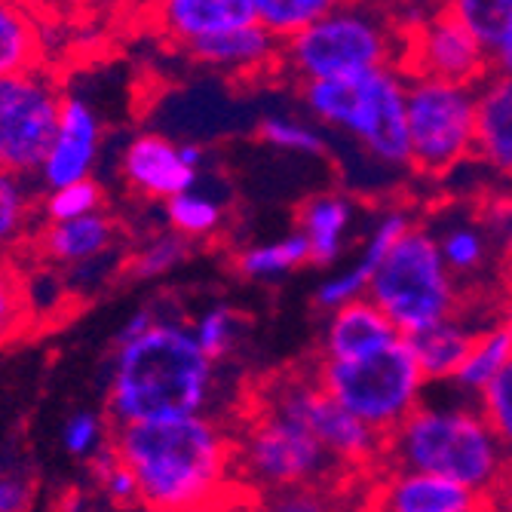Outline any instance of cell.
Segmentation results:
<instances>
[{
  "label": "cell",
  "instance_id": "6da1fadb",
  "mask_svg": "<svg viewBox=\"0 0 512 512\" xmlns=\"http://www.w3.org/2000/svg\"><path fill=\"white\" fill-rule=\"evenodd\" d=\"M111 442L151 512H200L227 494L234 442L206 414L126 424Z\"/></svg>",
  "mask_w": 512,
  "mask_h": 512
},
{
  "label": "cell",
  "instance_id": "7a4b0ae2",
  "mask_svg": "<svg viewBox=\"0 0 512 512\" xmlns=\"http://www.w3.org/2000/svg\"><path fill=\"white\" fill-rule=\"evenodd\" d=\"M215 384V362L191 329L157 322L138 338L117 344L108 408L117 427L203 414Z\"/></svg>",
  "mask_w": 512,
  "mask_h": 512
},
{
  "label": "cell",
  "instance_id": "3957f363",
  "mask_svg": "<svg viewBox=\"0 0 512 512\" xmlns=\"http://www.w3.org/2000/svg\"><path fill=\"white\" fill-rule=\"evenodd\" d=\"M384 463L442 476L491 497L509 467V457L485 424L476 399L448 390L442 399L427 396L384 439Z\"/></svg>",
  "mask_w": 512,
  "mask_h": 512
},
{
  "label": "cell",
  "instance_id": "277c9868",
  "mask_svg": "<svg viewBox=\"0 0 512 512\" xmlns=\"http://www.w3.org/2000/svg\"><path fill=\"white\" fill-rule=\"evenodd\" d=\"M408 74L399 65L335 80L301 83V99L319 126L338 129L381 166H408Z\"/></svg>",
  "mask_w": 512,
  "mask_h": 512
},
{
  "label": "cell",
  "instance_id": "5b68a950",
  "mask_svg": "<svg viewBox=\"0 0 512 512\" xmlns=\"http://www.w3.org/2000/svg\"><path fill=\"white\" fill-rule=\"evenodd\" d=\"M368 301L393 322L402 338L463 313L460 279L445 267L430 227L411 224L405 230V237L371 276Z\"/></svg>",
  "mask_w": 512,
  "mask_h": 512
},
{
  "label": "cell",
  "instance_id": "8992f818",
  "mask_svg": "<svg viewBox=\"0 0 512 512\" xmlns=\"http://www.w3.org/2000/svg\"><path fill=\"white\" fill-rule=\"evenodd\" d=\"M313 381L384 439L427 399V378L405 338L350 362H319Z\"/></svg>",
  "mask_w": 512,
  "mask_h": 512
},
{
  "label": "cell",
  "instance_id": "52a82bcc",
  "mask_svg": "<svg viewBox=\"0 0 512 512\" xmlns=\"http://www.w3.org/2000/svg\"><path fill=\"white\" fill-rule=\"evenodd\" d=\"M399 53L390 22L368 4L347 0L329 16L283 40L279 65L301 83H313L396 65L393 59Z\"/></svg>",
  "mask_w": 512,
  "mask_h": 512
},
{
  "label": "cell",
  "instance_id": "ba28073f",
  "mask_svg": "<svg viewBox=\"0 0 512 512\" xmlns=\"http://www.w3.org/2000/svg\"><path fill=\"white\" fill-rule=\"evenodd\" d=\"M408 166L445 175L476 151V86L408 74Z\"/></svg>",
  "mask_w": 512,
  "mask_h": 512
},
{
  "label": "cell",
  "instance_id": "9c48e42d",
  "mask_svg": "<svg viewBox=\"0 0 512 512\" xmlns=\"http://www.w3.org/2000/svg\"><path fill=\"white\" fill-rule=\"evenodd\" d=\"M234 470L255 494L325 482L335 460L295 417L264 405L234 442Z\"/></svg>",
  "mask_w": 512,
  "mask_h": 512
},
{
  "label": "cell",
  "instance_id": "30bf717a",
  "mask_svg": "<svg viewBox=\"0 0 512 512\" xmlns=\"http://www.w3.org/2000/svg\"><path fill=\"white\" fill-rule=\"evenodd\" d=\"M65 89L50 68H31L0 77V169L37 175L50 151Z\"/></svg>",
  "mask_w": 512,
  "mask_h": 512
},
{
  "label": "cell",
  "instance_id": "8fae6325",
  "mask_svg": "<svg viewBox=\"0 0 512 512\" xmlns=\"http://www.w3.org/2000/svg\"><path fill=\"white\" fill-rule=\"evenodd\" d=\"M267 405L295 417L335 460V467H371L384 463V436L344 411L313 378H289L267 393Z\"/></svg>",
  "mask_w": 512,
  "mask_h": 512
},
{
  "label": "cell",
  "instance_id": "7c38bea8",
  "mask_svg": "<svg viewBox=\"0 0 512 512\" xmlns=\"http://www.w3.org/2000/svg\"><path fill=\"white\" fill-rule=\"evenodd\" d=\"M402 62L414 77H433L467 86H476L491 74L488 50L445 10L433 13L405 37Z\"/></svg>",
  "mask_w": 512,
  "mask_h": 512
},
{
  "label": "cell",
  "instance_id": "4fadbf2b",
  "mask_svg": "<svg viewBox=\"0 0 512 512\" xmlns=\"http://www.w3.org/2000/svg\"><path fill=\"white\" fill-rule=\"evenodd\" d=\"M102 148V120L83 96L77 92H65L59 123L53 132L50 151L40 166V184L46 191L65 188V184L86 181L96 169Z\"/></svg>",
  "mask_w": 512,
  "mask_h": 512
},
{
  "label": "cell",
  "instance_id": "5bb4252c",
  "mask_svg": "<svg viewBox=\"0 0 512 512\" xmlns=\"http://www.w3.org/2000/svg\"><path fill=\"white\" fill-rule=\"evenodd\" d=\"M368 512H491L488 497L442 476L387 467L371 491Z\"/></svg>",
  "mask_w": 512,
  "mask_h": 512
},
{
  "label": "cell",
  "instance_id": "9a60e30c",
  "mask_svg": "<svg viewBox=\"0 0 512 512\" xmlns=\"http://www.w3.org/2000/svg\"><path fill=\"white\" fill-rule=\"evenodd\" d=\"M255 22L252 0H151V25L181 50Z\"/></svg>",
  "mask_w": 512,
  "mask_h": 512
},
{
  "label": "cell",
  "instance_id": "2e32d148",
  "mask_svg": "<svg viewBox=\"0 0 512 512\" xmlns=\"http://www.w3.org/2000/svg\"><path fill=\"white\" fill-rule=\"evenodd\" d=\"M197 175H200L197 169L184 163L181 145L157 132L135 135L123 151L126 184L151 200H172L178 194L194 191Z\"/></svg>",
  "mask_w": 512,
  "mask_h": 512
},
{
  "label": "cell",
  "instance_id": "e0dca14e",
  "mask_svg": "<svg viewBox=\"0 0 512 512\" xmlns=\"http://www.w3.org/2000/svg\"><path fill=\"white\" fill-rule=\"evenodd\" d=\"M411 224H414V221H411L408 212H402V209L384 212L375 224H371V230H368V237H365L359 255H356L347 267L335 270V273L319 286L316 304H319L325 313H332V310H338V307H344V304H353V301L368 298V283H371V276H375L378 264H381V261L387 258V252L405 237V230H408Z\"/></svg>",
  "mask_w": 512,
  "mask_h": 512
},
{
  "label": "cell",
  "instance_id": "ac0fdd59",
  "mask_svg": "<svg viewBox=\"0 0 512 512\" xmlns=\"http://www.w3.org/2000/svg\"><path fill=\"white\" fill-rule=\"evenodd\" d=\"M402 335L368 298L329 313L322 329V362H350L396 344Z\"/></svg>",
  "mask_w": 512,
  "mask_h": 512
},
{
  "label": "cell",
  "instance_id": "d6986e66",
  "mask_svg": "<svg viewBox=\"0 0 512 512\" xmlns=\"http://www.w3.org/2000/svg\"><path fill=\"white\" fill-rule=\"evenodd\" d=\"M485 166L512 178V77L488 74L476 83V151Z\"/></svg>",
  "mask_w": 512,
  "mask_h": 512
},
{
  "label": "cell",
  "instance_id": "ffe728a7",
  "mask_svg": "<svg viewBox=\"0 0 512 512\" xmlns=\"http://www.w3.org/2000/svg\"><path fill=\"white\" fill-rule=\"evenodd\" d=\"M184 53L200 65H209L227 74H261L279 62L283 43L255 22L249 28H237V31L200 40L188 46Z\"/></svg>",
  "mask_w": 512,
  "mask_h": 512
},
{
  "label": "cell",
  "instance_id": "44dd1931",
  "mask_svg": "<svg viewBox=\"0 0 512 512\" xmlns=\"http://www.w3.org/2000/svg\"><path fill=\"white\" fill-rule=\"evenodd\" d=\"M479 329H485V325H476L463 313H457L451 319L430 325L424 332L405 338L417 365L424 371L427 384H451L454 381L457 368H460L463 356L470 353Z\"/></svg>",
  "mask_w": 512,
  "mask_h": 512
},
{
  "label": "cell",
  "instance_id": "7402d4cb",
  "mask_svg": "<svg viewBox=\"0 0 512 512\" xmlns=\"http://www.w3.org/2000/svg\"><path fill=\"white\" fill-rule=\"evenodd\" d=\"M356 209L344 194H316L298 212V234L307 240L310 264H335L350 240Z\"/></svg>",
  "mask_w": 512,
  "mask_h": 512
},
{
  "label": "cell",
  "instance_id": "603a6c76",
  "mask_svg": "<svg viewBox=\"0 0 512 512\" xmlns=\"http://www.w3.org/2000/svg\"><path fill=\"white\" fill-rule=\"evenodd\" d=\"M43 65V25L25 0H0V77Z\"/></svg>",
  "mask_w": 512,
  "mask_h": 512
},
{
  "label": "cell",
  "instance_id": "cb8c5ba5",
  "mask_svg": "<svg viewBox=\"0 0 512 512\" xmlns=\"http://www.w3.org/2000/svg\"><path fill=\"white\" fill-rule=\"evenodd\" d=\"M114 243V221L105 212L74 218V221H53L43 230V252L59 264H80L99 258Z\"/></svg>",
  "mask_w": 512,
  "mask_h": 512
},
{
  "label": "cell",
  "instance_id": "d4e9b609",
  "mask_svg": "<svg viewBox=\"0 0 512 512\" xmlns=\"http://www.w3.org/2000/svg\"><path fill=\"white\" fill-rule=\"evenodd\" d=\"M509 362H512V347H509L506 335L497 329V325H485V329H479L470 353L463 356L457 375L448 387L460 396L476 399L482 390H488L500 378V371Z\"/></svg>",
  "mask_w": 512,
  "mask_h": 512
},
{
  "label": "cell",
  "instance_id": "484cf974",
  "mask_svg": "<svg viewBox=\"0 0 512 512\" xmlns=\"http://www.w3.org/2000/svg\"><path fill=\"white\" fill-rule=\"evenodd\" d=\"M436 246L439 255L445 261V267L457 276V279H467L485 270L488 255H491V240L488 234L473 224V221H451L445 224L439 234H436Z\"/></svg>",
  "mask_w": 512,
  "mask_h": 512
},
{
  "label": "cell",
  "instance_id": "4316f807",
  "mask_svg": "<svg viewBox=\"0 0 512 512\" xmlns=\"http://www.w3.org/2000/svg\"><path fill=\"white\" fill-rule=\"evenodd\" d=\"M304 264H310V249L298 230L273 240V243L252 246V249L240 252V258H237V270L249 279H261V283L289 276V273L301 270Z\"/></svg>",
  "mask_w": 512,
  "mask_h": 512
},
{
  "label": "cell",
  "instance_id": "83f0119b",
  "mask_svg": "<svg viewBox=\"0 0 512 512\" xmlns=\"http://www.w3.org/2000/svg\"><path fill=\"white\" fill-rule=\"evenodd\" d=\"M341 4H347V0H252L258 25L267 28L279 43L319 22L322 16H329Z\"/></svg>",
  "mask_w": 512,
  "mask_h": 512
},
{
  "label": "cell",
  "instance_id": "f1b7e54d",
  "mask_svg": "<svg viewBox=\"0 0 512 512\" xmlns=\"http://www.w3.org/2000/svg\"><path fill=\"white\" fill-rule=\"evenodd\" d=\"M258 135L261 142L286 151V154H298V157H322L329 154V142H325L322 129L310 126L307 120L289 117V114H267L258 120Z\"/></svg>",
  "mask_w": 512,
  "mask_h": 512
},
{
  "label": "cell",
  "instance_id": "f546056e",
  "mask_svg": "<svg viewBox=\"0 0 512 512\" xmlns=\"http://www.w3.org/2000/svg\"><path fill=\"white\" fill-rule=\"evenodd\" d=\"M442 10L467 28L485 50L512 22V0H442Z\"/></svg>",
  "mask_w": 512,
  "mask_h": 512
},
{
  "label": "cell",
  "instance_id": "4dcf8cb0",
  "mask_svg": "<svg viewBox=\"0 0 512 512\" xmlns=\"http://www.w3.org/2000/svg\"><path fill=\"white\" fill-rule=\"evenodd\" d=\"M166 218L178 237L200 240L221 227V206L200 191H188L166 200Z\"/></svg>",
  "mask_w": 512,
  "mask_h": 512
},
{
  "label": "cell",
  "instance_id": "1f68e13d",
  "mask_svg": "<svg viewBox=\"0 0 512 512\" xmlns=\"http://www.w3.org/2000/svg\"><path fill=\"white\" fill-rule=\"evenodd\" d=\"M31 224V197L19 175L0 169V255L10 252Z\"/></svg>",
  "mask_w": 512,
  "mask_h": 512
},
{
  "label": "cell",
  "instance_id": "d6a6232c",
  "mask_svg": "<svg viewBox=\"0 0 512 512\" xmlns=\"http://www.w3.org/2000/svg\"><path fill=\"white\" fill-rule=\"evenodd\" d=\"M476 405L512 463V362L500 371V378L476 396Z\"/></svg>",
  "mask_w": 512,
  "mask_h": 512
},
{
  "label": "cell",
  "instance_id": "836d02e7",
  "mask_svg": "<svg viewBox=\"0 0 512 512\" xmlns=\"http://www.w3.org/2000/svg\"><path fill=\"white\" fill-rule=\"evenodd\" d=\"M191 332H194L200 350H203L212 362H218V359H224L230 350L237 347L240 316H237L234 310H230V307H224V304H215V307H209L206 313H200V319H197V325H194Z\"/></svg>",
  "mask_w": 512,
  "mask_h": 512
},
{
  "label": "cell",
  "instance_id": "e575fe53",
  "mask_svg": "<svg viewBox=\"0 0 512 512\" xmlns=\"http://www.w3.org/2000/svg\"><path fill=\"white\" fill-rule=\"evenodd\" d=\"M258 512H344V506L329 485L316 482V485H298L286 491L261 494Z\"/></svg>",
  "mask_w": 512,
  "mask_h": 512
},
{
  "label": "cell",
  "instance_id": "d590c367",
  "mask_svg": "<svg viewBox=\"0 0 512 512\" xmlns=\"http://www.w3.org/2000/svg\"><path fill=\"white\" fill-rule=\"evenodd\" d=\"M99 206H102V188L92 178L65 184V188H56V191H46V200H43V212L50 218V224L96 215V212H102Z\"/></svg>",
  "mask_w": 512,
  "mask_h": 512
},
{
  "label": "cell",
  "instance_id": "8d00e7d4",
  "mask_svg": "<svg viewBox=\"0 0 512 512\" xmlns=\"http://www.w3.org/2000/svg\"><path fill=\"white\" fill-rule=\"evenodd\" d=\"M184 258H188V240L178 237V234H166V237H157L154 243H148L142 252L132 258L129 273L138 276V279H151V276L169 273Z\"/></svg>",
  "mask_w": 512,
  "mask_h": 512
},
{
  "label": "cell",
  "instance_id": "74e56055",
  "mask_svg": "<svg viewBox=\"0 0 512 512\" xmlns=\"http://www.w3.org/2000/svg\"><path fill=\"white\" fill-rule=\"evenodd\" d=\"M108 439L111 436L105 433L102 417L89 414V411H80V414L68 417V424L62 430V445L74 457H92Z\"/></svg>",
  "mask_w": 512,
  "mask_h": 512
},
{
  "label": "cell",
  "instance_id": "f35d334b",
  "mask_svg": "<svg viewBox=\"0 0 512 512\" xmlns=\"http://www.w3.org/2000/svg\"><path fill=\"white\" fill-rule=\"evenodd\" d=\"M25 322V289L19 279L0 267V344L10 341Z\"/></svg>",
  "mask_w": 512,
  "mask_h": 512
},
{
  "label": "cell",
  "instance_id": "ab89813d",
  "mask_svg": "<svg viewBox=\"0 0 512 512\" xmlns=\"http://www.w3.org/2000/svg\"><path fill=\"white\" fill-rule=\"evenodd\" d=\"M34 488L16 473H0V512H28Z\"/></svg>",
  "mask_w": 512,
  "mask_h": 512
},
{
  "label": "cell",
  "instance_id": "60d3db41",
  "mask_svg": "<svg viewBox=\"0 0 512 512\" xmlns=\"http://www.w3.org/2000/svg\"><path fill=\"white\" fill-rule=\"evenodd\" d=\"M488 56H491V71H494V74L512 77V22H509V28L497 37V43L488 50Z\"/></svg>",
  "mask_w": 512,
  "mask_h": 512
},
{
  "label": "cell",
  "instance_id": "b9f144b4",
  "mask_svg": "<svg viewBox=\"0 0 512 512\" xmlns=\"http://www.w3.org/2000/svg\"><path fill=\"white\" fill-rule=\"evenodd\" d=\"M200 512H258V500H252L240 491H227L224 497H218L215 503H209Z\"/></svg>",
  "mask_w": 512,
  "mask_h": 512
},
{
  "label": "cell",
  "instance_id": "7bdbcfd3",
  "mask_svg": "<svg viewBox=\"0 0 512 512\" xmlns=\"http://www.w3.org/2000/svg\"><path fill=\"white\" fill-rule=\"evenodd\" d=\"M488 509L491 512H512V463L506 467L503 479L497 482V488L488 497Z\"/></svg>",
  "mask_w": 512,
  "mask_h": 512
},
{
  "label": "cell",
  "instance_id": "ee69618b",
  "mask_svg": "<svg viewBox=\"0 0 512 512\" xmlns=\"http://www.w3.org/2000/svg\"><path fill=\"white\" fill-rule=\"evenodd\" d=\"M151 325H154V313H151V310H138V313H132V319L123 325L120 335H117V344H126V341L138 338L142 332H148Z\"/></svg>",
  "mask_w": 512,
  "mask_h": 512
},
{
  "label": "cell",
  "instance_id": "f6af8a7d",
  "mask_svg": "<svg viewBox=\"0 0 512 512\" xmlns=\"http://www.w3.org/2000/svg\"><path fill=\"white\" fill-rule=\"evenodd\" d=\"M494 325L506 335V341L512 347V283H509V289L503 295V304H500V322H494Z\"/></svg>",
  "mask_w": 512,
  "mask_h": 512
},
{
  "label": "cell",
  "instance_id": "bcb514c9",
  "mask_svg": "<svg viewBox=\"0 0 512 512\" xmlns=\"http://www.w3.org/2000/svg\"><path fill=\"white\" fill-rule=\"evenodd\" d=\"M25 4H28V7L34 10V4H40V0H25ZM46 4H50V0H46Z\"/></svg>",
  "mask_w": 512,
  "mask_h": 512
},
{
  "label": "cell",
  "instance_id": "7dc6e473",
  "mask_svg": "<svg viewBox=\"0 0 512 512\" xmlns=\"http://www.w3.org/2000/svg\"><path fill=\"white\" fill-rule=\"evenodd\" d=\"M356 4H371V0H356Z\"/></svg>",
  "mask_w": 512,
  "mask_h": 512
},
{
  "label": "cell",
  "instance_id": "c3c4849f",
  "mask_svg": "<svg viewBox=\"0 0 512 512\" xmlns=\"http://www.w3.org/2000/svg\"><path fill=\"white\" fill-rule=\"evenodd\" d=\"M145 512H151V509H145Z\"/></svg>",
  "mask_w": 512,
  "mask_h": 512
}]
</instances>
